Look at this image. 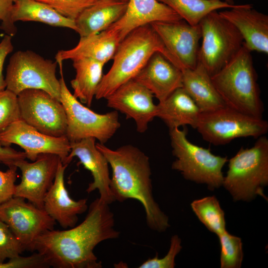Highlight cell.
Masks as SVG:
<instances>
[{"label": "cell", "instance_id": "cell-1", "mask_svg": "<svg viewBox=\"0 0 268 268\" xmlns=\"http://www.w3.org/2000/svg\"><path fill=\"white\" fill-rule=\"evenodd\" d=\"M115 223L109 204L97 198L82 222L69 229L45 232L37 239L34 251L43 256L49 267L101 268L102 262L93 251L102 241L119 237Z\"/></svg>", "mask_w": 268, "mask_h": 268}, {"label": "cell", "instance_id": "cell-2", "mask_svg": "<svg viewBox=\"0 0 268 268\" xmlns=\"http://www.w3.org/2000/svg\"><path fill=\"white\" fill-rule=\"evenodd\" d=\"M96 146L111 167L110 187L115 201H138L144 209L148 227L158 232L165 231L170 226L169 218L153 197L148 157L131 144L116 149L101 143H96Z\"/></svg>", "mask_w": 268, "mask_h": 268}, {"label": "cell", "instance_id": "cell-3", "mask_svg": "<svg viewBox=\"0 0 268 268\" xmlns=\"http://www.w3.org/2000/svg\"><path fill=\"white\" fill-rule=\"evenodd\" d=\"M157 52L177 66L150 24L132 31L119 43L112 59V65L103 75L95 98L106 99L121 85L134 79L152 55Z\"/></svg>", "mask_w": 268, "mask_h": 268}, {"label": "cell", "instance_id": "cell-4", "mask_svg": "<svg viewBox=\"0 0 268 268\" xmlns=\"http://www.w3.org/2000/svg\"><path fill=\"white\" fill-rule=\"evenodd\" d=\"M226 106L257 118H262L264 106L251 52L243 44L238 53L211 76Z\"/></svg>", "mask_w": 268, "mask_h": 268}, {"label": "cell", "instance_id": "cell-5", "mask_svg": "<svg viewBox=\"0 0 268 268\" xmlns=\"http://www.w3.org/2000/svg\"><path fill=\"white\" fill-rule=\"evenodd\" d=\"M228 162V169L222 186L234 201H250L264 193L268 184V139L258 138L250 148L241 147Z\"/></svg>", "mask_w": 268, "mask_h": 268}, {"label": "cell", "instance_id": "cell-6", "mask_svg": "<svg viewBox=\"0 0 268 268\" xmlns=\"http://www.w3.org/2000/svg\"><path fill=\"white\" fill-rule=\"evenodd\" d=\"M169 134L172 153L176 158L172 169L187 180L206 185L210 191L222 186V170L228 161L227 157L215 155L209 149L192 143L187 138L186 129L169 130Z\"/></svg>", "mask_w": 268, "mask_h": 268}, {"label": "cell", "instance_id": "cell-7", "mask_svg": "<svg viewBox=\"0 0 268 268\" xmlns=\"http://www.w3.org/2000/svg\"><path fill=\"white\" fill-rule=\"evenodd\" d=\"M201 30L198 62L211 76L223 68L239 51L243 39L236 28L213 10L199 23Z\"/></svg>", "mask_w": 268, "mask_h": 268}, {"label": "cell", "instance_id": "cell-8", "mask_svg": "<svg viewBox=\"0 0 268 268\" xmlns=\"http://www.w3.org/2000/svg\"><path fill=\"white\" fill-rule=\"evenodd\" d=\"M61 73V102L67 115L66 136L70 142L93 137L104 144L120 127L118 112L95 113L82 105L68 90L63 73L62 63L59 64Z\"/></svg>", "mask_w": 268, "mask_h": 268}, {"label": "cell", "instance_id": "cell-9", "mask_svg": "<svg viewBox=\"0 0 268 268\" xmlns=\"http://www.w3.org/2000/svg\"><path fill=\"white\" fill-rule=\"evenodd\" d=\"M57 62L30 51H18L6 69V89L18 95L28 89L43 90L61 100V84L56 75Z\"/></svg>", "mask_w": 268, "mask_h": 268}, {"label": "cell", "instance_id": "cell-10", "mask_svg": "<svg viewBox=\"0 0 268 268\" xmlns=\"http://www.w3.org/2000/svg\"><path fill=\"white\" fill-rule=\"evenodd\" d=\"M195 129L204 140L220 145L237 138H258L267 133L268 123L263 118L246 115L226 106L201 112Z\"/></svg>", "mask_w": 268, "mask_h": 268}, {"label": "cell", "instance_id": "cell-11", "mask_svg": "<svg viewBox=\"0 0 268 268\" xmlns=\"http://www.w3.org/2000/svg\"><path fill=\"white\" fill-rule=\"evenodd\" d=\"M0 218L19 241L24 251H34L37 239L54 229L56 221L44 208L13 197L0 204Z\"/></svg>", "mask_w": 268, "mask_h": 268}, {"label": "cell", "instance_id": "cell-12", "mask_svg": "<svg viewBox=\"0 0 268 268\" xmlns=\"http://www.w3.org/2000/svg\"><path fill=\"white\" fill-rule=\"evenodd\" d=\"M17 99L21 120L45 134L66 136L67 115L60 101L36 89L22 91Z\"/></svg>", "mask_w": 268, "mask_h": 268}, {"label": "cell", "instance_id": "cell-13", "mask_svg": "<svg viewBox=\"0 0 268 268\" xmlns=\"http://www.w3.org/2000/svg\"><path fill=\"white\" fill-rule=\"evenodd\" d=\"M0 143L4 146L12 143L19 145L24 150L26 158L32 161L40 154H56L64 165H67L66 161L70 151V141L66 136L45 134L21 119L0 131Z\"/></svg>", "mask_w": 268, "mask_h": 268}, {"label": "cell", "instance_id": "cell-14", "mask_svg": "<svg viewBox=\"0 0 268 268\" xmlns=\"http://www.w3.org/2000/svg\"><path fill=\"white\" fill-rule=\"evenodd\" d=\"M61 161L57 155L43 153L32 162L25 159L18 162L16 166L21 171V179L15 185L13 197L23 198L43 208L44 198L53 183Z\"/></svg>", "mask_w": 268, "mask_h": 268}, {"label": "cell", "instance_id": "cell-15", "mask_svg": "<svg viewBox=\"0 0 268 268\" xmlns=\"http://www.w3.org/2000/svg\"><path fill=\"white\" fill-rule=\"evenodd\" d=\"M165 47L181 70L193 69L198 62L201 38L200 24L192 25L184 20L177 22H156L150 24Z\"/></svg>", "mask_w": 268, "mask_h": 268}, {"label": "cell", "instance_id": "cell-16", "mask_svg": "<svg viewBox=\"0 0 268 268\" xmlns=\"http://www.w3.org/2000/svg\"><path fill=\"white\" fill-rule=\"evenodd\" d=\"M153 97L149 90L133 79L121 85L106 99L108 107L134 120L137 131L142 133L156 117L157 105L154 103Z\"/></svg>", "mask_w": 268, "mask_h": 268}, {"label": "cell", "instance_id": "cell-17", "mask_svg": "<svg viewBox=\"0 0 268 268\" xmlns=\"http://www.w3.org/2000/svg\"><path fill=\"white\" fill-rule=\"evenodd\" d=\"M95 140V138L87 137L70 142V151L66 164L68 165L73 157H77L93 177V181L88 184L86 192L90 193L98 191L99 199L110 204L115 201L110 187L109 164L104 155L96 147Z\"/></svg>", "mask_w": 268, "mask_h": 268}, {"label": "cell", "instance_id": "cell-18", "mask_svg": "<svg viewBox=\"0 0 268 268\" xmlns=\"http://www.w3.org/2000/svg\"><path fill=\"white\" fill-rule=\"evenodd\" d=\"M219 13L236 28L249 51L268 54V15L250 4L235 5Z\"/></svg>", "mask_w": 268, "mask_h": 268}, {"label": "cell", "instance_id": "cell-19", "mask_svg": "<svg viewBox=\"0 0 268 268\" xmlns=\"http://www.w3.org/2000/svg\"><path fill=\"white\" fill-rule=\"evenodd\" d=\"M182 20L175 11L157 0H129L124 15L108 28L117 34L121 41L140 26L156 22H172Z\"/></svg>", "mask_w": 268, "mask_h": 268}, {"label": "cell", "instance_id": "cell-20", "mask_svg": "<svg viewBox=\"0 0 268 268\" xmlns=\"http://www.w3.org/2000/svg\"><path fill=\"white\" fill-rule=\"evenodd\" d=\"M68 165L60 162L53 183L46 193L43 208L48 214L64 229L76 225L78 215L88 208L87 199L73 200L66 187L65 170Z\"/></svg>", "mask_w": 268, "mask_h": 268}, {"label": "cell", "instance_id": "cell-21", "mask_svg": "<svg viewBox=\"0 0 268 268\" xmlns=\"http://www.w3.org/2000/svg\"><path fill=\"white\" fill-rule=\"evenodd\" d=\"M134 79L149 90L159 102L183 87L181 69L159 52L152 55Z\"/></svg>", "mask_w": 268, "mask_h": 268}, {"label": "cell", "instance_id": "cell-22", "mask_svg": "<svg viewBox=\"0 0 268 268\" xmlns=\"http://www.w3.org/2000/svg\"><path fill=\"white\" fill-rule=\"evenodd\" d=\"M120 42L117 34L108 28L98 33L80 37L72 49L59 51L56 61L59 64L66 60L87 58L105 64L113 59Z\"/></svg>", "mask_w": 268, "mask_h": 268}, {"label": "cell", "instance_id": "cell-23", "mask_svg": "<svg viewBox=\"0 0 268 268\" xmlns=\"http://www.w3.org/2000/svg\"><path fill=\"white\" fill-rule=\"evenodd\" d=\"M128 1L99 0L83 10L75 20L80 37L102 32L118 20L125 13Z\"/></svg>", "mask_w": 268, "mask_h": 268}, {"label": "cell", "instance_id": "cell-24", "mask_svg": "<svg viewBox=\"0 0 268 268\" xmlns=\"http://www.w3.org/2000/svg\"><path fill=\"white\" fill-rule=\"evenodd\" d=\"M181 70L183 87L201 112L211 111L226 106L215 88L211 76L200 63L198 62L193 69Z\"/></svg>", "mask_w": 268, "mask_h": 268}, {"label": "cell", "instance_id": "cell-25", "mask_svg": "<svg viewBox=\"0 0 268 268\" xmlns=\"http://www.w3.org/2000/svg\"><path fill=\"white\" fill-rule=\"evenodd\" d=\"M201 113L187 92L181 87L159 102L156 117L161 119L169 130L186 125L195 129Z\"/></svg>", "mask_w": 268, "mask_h": 268}, {"label": "cell", "instance_id": "cell-26", "mask_svg": "<svg viewBox=\"0 0 268 268\" xmlns=\"http://www.w3.org/2000/svg\"><path fill=\"white\" fill-rule=\"evenodd\" d=\"M11 16L14 23L17 21H35L77 31L75 20L62 15L51 6L36 0H15Z\"/></svg>", "mask_w": 268, "mask_h": 268}, {"label": "cell", "instance_id": "cell-27", "mask_svg": "<svg viewBox=\"0 0 268 268\" xmlns=\"http://www.w3.org/2000/svg\"><path fill=\"white\" fill-rule=\"evenodd\" d=\"M75 78L70 81L73 96L80 102L90 107L103 76L104 64L87 58L74 60Z\"/></svg>", "mask_w": 268, "mask_h": 268}, {"label": "cell", "instance_id": "cell-28", "mask_svg": "<svg viewBox=\"0 0 268 268\" xmlns=\"http://www.w3.org/2000/svg\"><path fill=\"white\" fill-rule=\"evenodd\" d=\"M175 11L182 19L192 25L199 24L208 13L234 7L222 0H157Z\"/></svg>", "mask_w": 268, "mask_h": 268}, {"label": "cell", "instance_id": "cell-29", "mask_svg": "<svg viewBox=\"0 0 268 268\" xmlns=\"http://www.w3.org/2000/svg\"><path fill=\"white\" fill-rule=\"evenodd\" d=\"M191 206L199 220L209 231L218 235L226 230L224 212L215 196L194 200Z\"/></svg>", "mask_w": 268, "mask_h": 268}, {"label": "cell", "instance_id": "cell-30", "mask_svg": "<svg viewBox=\"0 0 268 268\" xmlns=\"http://www.w3.org/2000/svg\"><path fill=\"white\" fill-rule=\"evenodd\" d=\"M217 236L221 247L220 268H241L243 259L241 239L230 234L227 230Z\"/></svg>", "mask_w": 268, "mask_h": 268}, {"label": "cell", "instance_id": "cell-31", "mask_svg": "<svg viewBox=\"0 0 268 268\" xmlns=\"http://www.w3.org/2000/svg\"><path fill=\"white\" fill-rule=\"evenodd\" d=\"M20 119L17 95L7 89L0 91V131Z\"/></svg>", "mask_w": 268, "mask_h": 268}, {"label": "cell", "instance_id": "cell-32", "mask_svg": "<svg viewBox=\"0 0 268 268\" xmlns=\"http://www.w3.org/2000/svg\"><path fill=\"white\" fill-rule=\"evenodd\" d=\"M24 250L8 226L0 218V263L18 256Z\"/></svg>", "mask_w": 268, "mask_h": 268}, {"label": "cell", "instance_id": "cell-33", "mask_svg": "<svg viewBox=\"0 0 268 268\" xmlns=\"http://www.w3.org/2000/svg\"><path fill=\"white\" fill-rule=\"evenodd\" d=\"M44 3L62 15L75 20L86 8L99 0H36Z\"/></svg>", "mask_w": 268, "mask_h": 268}, {"label": "cell", "instance_id": "cell-34", "mask_svg": "<svg viewBox=\"0 0 268 268\" xmlns=\"http://www.w3.org/2000/svg\"><path fill=\"white\" fill-rule=\"evenodd\" d=\"M182 249L181 240L177 235H174L170 240L169 249L167 254L159 258L158 255L152 258H149L139 267V268H174L175 267V258Z\"/></svg>", "mask_w": 268, "mask_h": 268}, {"label": "cell", "instance_id": "cell-35", "mask_svg": "<svg viewBox=\"0 0 268 268\" xmlns=\"http://www.w3.org/2000/svg\"><path fill=\"white\" fill-rule=\"evenodd\" d=\"M49 267L42 255L35 253L30 256L20 255L0 263V268H43Z\"/></svg>", "mask_w": 268, "mask_h": 268}, {"label": "cell", "instance_id": "cell-36", "mask_svg": "<svg viewBox=\"0 0 268 268\" xmlns=\"http://www.w3.org/2000/svg\"><path fill=\"white\" fill-rule=\"evenodd\" d=\"M17 168H8L5 172L0 170V204L13 197Z\"/></svg>", "mask_w": 268, "mask_h": 268}, {"label": "cell", "instance_id": "cell-37", "mask_svg": "<svg viewBox=\"0 0 268 268\" xmlns=\"http://www.w3.org/2000/svg\"><path fill=\"white\" fill-rule=\"evenodd\" d=\"M15 0H0V28L7 35L12 37L17 32V28L11 19V11Z\"/></svg>", "mask_w": 268, "mask_h": 268}, {"label": "cell", "instance_id": "cell-38", "mask_svg": "<svg viewBox=\"0 0 268 268\" xmlns=\"http://www.w3.org/2000/svg\"><path fill=\"white\" fill-rule=\"evenodd\" d=\"M26 158V155L24 151H18L9 146H2L0 143V163L8 168L16 167L18 162Z\"/></svg>", "mask_w": 268, "mask_h": 268}, {"label": "cell", "instance_id": "cell-39", "mask_svg": "<svg viewBox=\"0 0 268 268\" xmlns=\"http://www.w3.org/2000/svg\"><path fill=\"white\" fill-rule=\"evenodd\" d=\"M11 36L6 35L0 42V91L6 89V84L3 75V67L6 57L13 50Z\"/></svg>", "mask_w": 268, "mask_h": 268}, {"label": "cell", "instance_id": "cell-40", "mask_svg": "<svg viewBox=\"0 0 268 268\" xmlns=\"http://www.w3.org/2000/svg\"><path fill=\"white\" fill-rule=\"evenodd\" d=\"M226 2L227 3L231 4V5H234V2L233 0H223Z\"/></svg>", "mask_w": 268, "mask_h": 268}, {"label": "cell", "instance_id": "cell-41", "mask_svg": "<svg viewBox=\"0 0 268 268\" xmlns=\"http://www.w3.org/2000/svg\"><path fill=\"white\" fill-rule=\"evenodd\" d=\"M122 0V1H128L129 0Z\"/></svg>", "mask_w": 268, "mask_h": 268}, {"label": "cell", "instance_id": "cell-42", "mask_svg": "<svg viewBox=\"0 0 268 268\" xmlns=\"http://www.w3.org/2000/svg\"></svg>", "mask_w": 268, "mask_h": 268}]
</instances>
